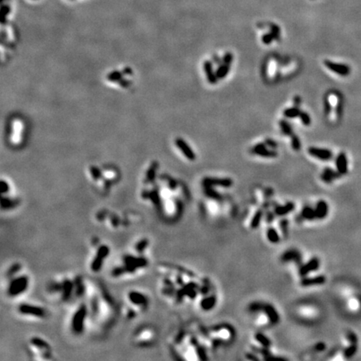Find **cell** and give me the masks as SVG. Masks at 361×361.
Masks as SVG:
<instances>
[{"mask_svg": "<svg viewBox=\"0 0 361 361\" xmlns=\"http://www.w3.org/2000/svg\"><path fill=\"white\" fill-rule=\"evenodd\" d=\"M149 258L146 253L133 251L122 255L119 262L112 267V277L114 279L135 277L141 275L149 267Z\"/></svg>", "mask_w": 361, "mask_h": 361, "instance_id": "obj_3", "label": "cell"}, {"mask_svg": "<svg viewBox=\"0 0 361 361\" xmlns=\"http://www.w3.org/2000/svg\"><path fill=\"white\" fill-rule=\"evenodd\" d=\"M94 252L89 262V269L92 273H98L102 269L106 259L109 257L111 249L108 245L100 243L99 241L93 242Z\"/></svg>", "mask_w": 361, "mask_h": 361, "instance_id": "obj_8", "label": "cell"}, {"mask_svg": "<svg viewBox=\"0 0 361 361\" xmlns=\"http://www.w3.org/2000/svg\"><path fill=\"white\" fill-rule=\"evenodd\" d=\"M17 314L22 318L30 320H42L47 317V311L44 307L30 303H22L17 307Z\"/></svg>", "mask_w": 361, "mask_h": 361, "instance_id": "obj_9", "label": "cell"}, {"mask_svg": "<svg viewBox=\"0 0 361 361\" xmlns=\"http://www.w3.org/2000/svg\"><path fill=\"white\" fill-rule=\"evenodd\" d=\"M229 70H230V64H224L218 68V70L216 72V74L218 79H223L224 77L228 75Z\"/></svg>", "mask_w": 361, "mask_h": 361, "instance_id": "obj_30", "label": "cell"}, {"mask_svg": "<svg viewBox=\"0 0 361 361\" xmlns=\"http://www.w3.org/2000/svg\"><path fill=\"white\" fill-rule=\"evenodd\" d=\"M156 331L153 327L141 326L136 329L133 334V343L136 346L141 347V348H147V347L153 345L154 342L156 340Z\"/></svg>", "mask_w": 361, "mask_h": 361, "instance_id": "obj_10", "label": "cell"}, {"mask_svg": "<svg viewBox=\"0 0 361 361\" xmlns=\"http://www.w3.org/2000/svg\"><path fill=\"white\" fill-rule=\"evenodd\" d=\"M267 238L270 242L272 243H278L280 242V238L279 234H278L277 231L274 229V228H269L267 232Z\"/></svg>", "mask_w": 361, "mask_h": 361, "instance_id": "obj_32", "label": "cell"}, {"mask_svg": "<svg viewBox=\"0 0 361 361\" xmlns=\"http://www.w3.org/2000/svg\"><path fill=\"white\" fill-rule=\"evenodd\" d=\"M85 301L89 308V321L99 326H109L117 315V305L104 286L87 281Z\"/></svg>", "mask_w": 361, "mask_h": 361, "instance_id": "obj_1", "label": "cell"}, {"mask_svg": "<svg viewBox=\"0 0 361 361\" xmlns=\"http://www.w3.org/2000/svg\"><path fill=\"white\" fill-rule=\"evenodd\" d=\"M301 215L306 220L312 221L316 219L315 209L312 208L311 207H305L302 211Z\"/></svg>", "mask_w": 361, "mask_h": 361, "instance_id": "obj_27", "label": "cell"}, {"mask_svg": "<svg viewBox=\"0 0 361 361\" xmlns=\"http://www.w3.org/2000/svg\"><path fill=\"white\" fill-rule=\"evenodd\" d=\"M27 353L37 360L53 359L52 347L41 337L33 336L27 343Z\"/></svg>", "mask_w": 361, "mask_h": 361, "instance_id": "obj_7", "label": "cell"}, {"mask_svg": "<svg viewBox=\"0 0 361 361\" xmlns=\"http://www.w3.org/2000/svg\"><path fill=\"white\" fill-rule=\"evenodd\" d=\"M347 339H349L350 344H357L358 343V337L354 332H349L347 334Z\"/></svg>", "mask_w": 361, "mask_h": 361, "instance_id": "obj_39", "label": "cell"}, {"mask_svg": "<svg viewBox=\"0 0 361 361\" xmlns=\"http://www.w3.org/2000/svg\"><path fill=\"white\" fill-rule=\"evenodd\" d=\"M262 211H258V212H257V213H256V214H255L254 217H253V219H252V224H251V226H252V228H257V227H258V225H259L260 221H261V219H262Z\"/></svg>", "mask_w": 361, "mask_h": 361, "instance_id": "obj_36", "label": "cell"}, {"mask_svg": "<svg viewBox=\"0 0 361 361\" xmlns=\"http://www.w3.org/2000/svg\"><path fill=\"white\" fill-rule=\"evenodd\" d=\"M255 339H257V341L260 344H262V346L264 348H269L271 346V340H270L267 336H265L264 334L262 333H257L255 335Z\"/></svg>", "mask_w": 361, "mask_h": 361, "instance_id": "obj_28", "label": "cell"}, {"mask_svg": "<svg viewBox=\"0 0 361 361\" xmlns=\"http://www.w3.org/2000/svg\"><path fill=\"white\" fill-rule=\"evenodd\" d=\"M6 286L5 295L10 299H16L25 295L30 285V278L24 272V267L20 262H14L5 272Z\"/></svg>", "mask_w": 361, "mask_h": 361, "instance_id": "obj_4", "label": "cell"}, {"mask_svg": "<svg viewBox=\"0 0 361 361\" xmlns=\"http://www.w3.org/2000/svg\"><path fill=\"white\" fill-rule=\"evenodd\" d=\"M324 65L326 66V68L330 69L332 72H334L341 76H347V75H349V72H350L349 66H347L345 64L330 61V60H325Z\"/></svg>", "mask_w": 361, "mask_h": 361, "instance_id": "obj_12", "label": "cell"}, {"mask_svg": "<svg viewBox=\"0 0 361 361\" xmlns=\"http://www.w3.org/2000/svg\"><path fill=\"white\" fill-rule=\"evenodd\" d=\"M319 260L318 257H313L309 262H307L306 264L303 265L300 269V276H305L308 275L309 273L313 272V271H316L319 267Z\"/></svg>", "mask_w": 361, "mask_h": 361, "instance_id": "obj_17", "label": "cell"}, {"mask_svg": "<svg viewBox=\"0 0 361 361\" xmlns=\"http://www.w3.org/2000/svg\"><path fill=\"white\" fill-rule=\"evenodd\" d=\"M204 70H205L206 75L208 78V82L210 84H216L218 82V76L217 74L214 73L213 69V65L210 61H207L204 63Z\"/></svg>", "mask_w": 361, "mask_h": 361, "instance_id": "obj_23", "label": "cell"}, {"mask_svg": "<svg viewBox=\"0 0 361 361\" xmlns=\"http://www.w3.org/2000/svg\"><path fill=\"white\" fill-rule=\"evenodd\" d=\"M1 186H2L1 194H2V195H9V193H10V186L9 183L5 180H2V182H1Z\"/></svg>", "mask_w": 361, "mask_h": 361, "instance_id": "obj_38", "label": "cell"}, {"mask_svg": "<svg viewBox=\"0 0 361 361\" xmlns=\"http://www.w3.org/2000/svg\"><path fill=\"white\" fill-rule=\"evenodd\" d=\"M295 101H294V102H295V105H296V107H298L299 105L300 104V102H301V101H300V97H295Z\"/></svg>", "mask_w": 361, "mask_h": 361, "instance_id": "obj_44", "label": "cell"}, {"mask_svg": "<svg viewBox=\"0 0 361 361\" xmlns=\"http://www.w3.org/2000/svg\"><path fill=\"white\" fill-rule=\"evenodd\" d=\"M89 321V308L85 299L76 301L69 315V327L72 334L81 335L84 334Z\"/></svg>", "mask_w": 361, "mask_h": 361, "instance_id": "obj_6", "label": "cell"}, {"mask_svg": "<svg viewBox=\"0 0 361 361\" xmlns=\"http://www.w3.org/2000/svg\"><path fill=\"white\" fill-rule=\"evenodd\" d=\"M233 56L231 53H227L223 57V63L224 64H230L233 62Z\"/></svg>", "mask_w": 361, "mask_h": 361, "instance_id": "obj_40", "label": "cell"}, {"mask_svg": "<svg viewBox=\"0 0 361 361\" xmlns=\"http://www.w3.org/2000/svg\"><path fill=\"white\" fill-rule=\"evenodd\" d=\"M309 153L311 156L316 157V158L320 159V160H324V161H327L331 158L332 152L329 150L327 149H320L317 148V147H310L309 148Z\"/></svg>", "mask_w": 361, "mask_h": 361, "instance_id": "obj_18", "label": "cell"}, {"mask_svg": "<svg viewBox=\"0 0 361 361\" xmlns=\"http://www.w3.org/2000/svg\"><path fill=\"white\" fill-rule=\"evenodd\" d=\"M337 169L338 171L341 175H345L348 172V161H347L346 156L345 154H339L336 161Z\"/></svg>", "mask_w": 361, "mask_h": 361, "instance_id": "obj_22", "label": "cell"}, {"mask_svg": "<svg viewBox=\"0 0 361 361\" xmlns=\"http://www.w3.org/2000/svg\"><path fill=\"white\" fill-rule=\"evenodd\" d=\"M266 145L267 146H269V147H271V148H277L278 144L275 142V141H273V140H270V139H268V140H266Z\"/></svg>", "mask_w": 361, "mask_h": 361, "instance_id": "obj_43", "label": "cell"}, {"mask_svg": "<svg viewBox=\"0 0 361 361\" xmlns=\"http://www.w3.org/2000/svg\"><path fill=\"white\" fill-rule=\"evenodd\" d=\"M275 37H274V35H273L272 34L265 35V36H263V38H262V41H263L264 44L267 45V44H270V43L272 42V40Z\"/></svg>", "mask_w": 361, "mask_h": 361, "instance_id": "obj_41", "label": "cell"}, {"mask_svg": "<svg viewBox=\"0 0 361 361\" xmlns=\"http://www.w3.org/2000/svg\"><path fill=\"white\" fill-rule=\"evenodd\" d=\"M233 180L230 178H216V177H206L203 179V185L204 188L209 187H223V188H230L233 185Z\"/></svg>", "mask_w": 361, "mask_h": 361, "instance_id": "obj_11", "label": "cell"}, {"mask_svg": "<svg viewBox=\"0 0 361 361\" xmlns=\"http://www.w3.org/2000/svg\"><path fill=\"white\" fill-rule=\"evenodd\" d=\"M204 188H205L204 192H205L206 196H208L209 198H214V199H218V200L222 198V196H220L219 193H217L212 187Z\"/></svg>", "mask_w": 361, "mask_h": 361, "instance_id": "obj_34", "label": "cell"}, {"mask_svg": "<svg viewBox=\"0 0 361 361\" xmlns=\"http://www.w3.org/2000/svg\"><path fill=\"white\" fill-rule=\"evenodd\" d=\"M48 295L61 303L79 301L85 297L86 280L81 276L62 277L48 284Z\"/></svg>", "mask_w": 361, "mask_h": 361, "instance_id": "obj_2", "label": "cell"}, {"mask_svg": "<svg viewBox=\"0 0 361 361\" xmlns=\"http://www.w3.org/2000/svg\"><path fill=\"white\" fill-rule=\"evenodd\" d=\"M20 205V201L17 198H12L9 195H2L1 209L5 212L14 210Z\"/></svg>", "mask_w": 361, "mask_h": 361, "instance_id": "obj_13", "label": "cell"}, {"mask_svg": "<svg viewBox=\"0 0 361 361\" xmlns=\"http://www.w3.org/2000/svg\"><path fill=\"white\" fill-rule=\"evenodd\" d=\"M295 209V204L293 203H288L285 206H278L275 208V213L278 216H285L288 213H291Z\"/></svg>", "mask_w": 361, "mask_h": 361, "instance_id": "obj_25", "label": "cell"}, {"mask_svg": "<svg viewBox=\"0 0 361 361\" xmlns=\"http://www.w3.org/2000/svg\"><path fill=\"white\" fill-rule=\"evenodd\" d=\"M281 260L283 262H296L300 263L301 260V254L297 250L291 249L289 250L287 252H285L281 257Z\"/></svg>", "mask_w": 361, "mask_h": 361, "instance_id": "obj_19", "label": "cell"}, {"mask_svg": "<svg viewBox=\"0 0 361 361\" xmlns=\"http://www.w3.org/2000/svg\"><path fill=\"white\" fill-rule=\"evenodd\" d=\"M150 299L146 293L139 290H130L124 298L123 314L127 319H135L149 308Z\"/></svg>", "mask_w": 361, "mask_h": 361, "instance_id": "obj_5", "label": "cell"}, {"mask_svg": "<svg viewBox=\"0 0 361 361\" xmlns=\"http://www.w3.org/2000/svg\"><path fill=\"white\" fill-rule=\"evenodd\" d=\"M326 282V278L321 275L317 277L310 278V279H304L300 282V285L303 287H309L314 285H322Z\"/></svg>", "mask_w": 361, "mask_h": 361, "instance_id": "obj_21", "label": "cell"}, {"mask_svg": "<svg viewBox=\"0 0 361 361\" xmlns=\"http://www.w3.org/2000/svg\"><path fill=\"white\" fill-rule=\"evenodd\" d=\"M216 303H217V299H216L215 296H211V297L203 299L200 304L202 309L208 311V310H210V309H213V307L215 306Z\"/></svg>", "mask_w": 361, "mask_h": 361, "instance_id": "obj_26", "label": "cell"}, {"mask_svg": "<svg viewBox=\"0 0 361 361\" xmlns=\"http://www.w3.org/2000/svg\"><path fill=\"white\" fill-rule=\"evenodd\" d=\"M280 126L283 133L286 135V136H291L294 134L293 133L292 126L288 121H285V120L280 121Z\"/></svg>", "mask_w": 361, "mask_h": 361, "instance_id": "obj_29", "label": "cell"}, {"mask_svg": "<svg viewBox=\"0 0 361 361\" xmlns=\"http://www.w3.org/2000/svg\"><path fill=\"white\" fill-rule=\"evenodd\" d=\"M341 176V174L335 171H333L332 169L326 168L324 170V172L322 173L321 177L322 180L325 183H331L333 180L338 178L339 176Z\"/></svg>", "mask_w": 361, "mask_h": 361, "instance_id": "obj_24", "label": "cell"}, {"mask_svg": "<svg viewBox=\"0 0 361 361\" xmlns=\"http://www.w3.org/2000/svg\"><path fill=\"white\" fill-rule=\"evenodd\" d=\"M328 213H329V205L324 200L319 201V203H317L315 208L316 219H324L326 218Z\"/></svg>", "mask_w": 361, "mask_h": 361, "instance_id": "obj_20", "label": "cell"}, {"mask_svg": "<svg viewBox=\"0 0 361 361\" xmlns=\"http://www.w3.org/2000/svg\"><path fill=\"white\" fill-rule=\"evenodd\" d=\"M300 119H301L302 123L304 124V126H309L311 123V119L309 115L306 112H301V114L300 116Z\"/></svg>", "mask_w": 361, "mask_h": 361, "instance_id": "obj_37", "label": "cell"}, {"mask_svg": "<svg viewBox=\"0 0 361 361\" xmlns=\"http://www.w3.org/2000/svg\"><path fill=\"white\" fill-rule=\"evenodd\" d=\"M300 114H301V111L297 107L289 108L284 112L285 117H288V118H296V117H300Z\"/></svg>", "mask_w": 361, "mask_h": 361, "instance_id": "obj_31", "label": "cell"}, {"mask_svg": "<svg viewBox=\"0 0 361 361\" xmlns=\"http://www.w3.org/2000/svg\"><path fill=\"white\" fill-rule=\"evenodd\" d=\"M291 144H292L293 149L295 151H300L301 149V142H300V138L295 134H293L291 136Z\"/></svg>", "mask_w": 361, "mask_h": 361, "instance_id": "obj_35", "label": "cell"}, {"mask_svg": "<svg viewBox=\"0 0 361 361\" xmlns=\"http://www.w3.org/2000/svg\"><path fill=\"white\" fill-rule=\"evenodd\" d=\"M252 153L256 154L263 157H276L278 153L275 151H270L266 148V144L259 143L252 147Z\"/></svg>", "mask_w": 361, "mask_h": 361, "instance_id": "obj_15", "label": "cell"}, {"mask_svg": "<svg viewBox=\"0 0 361 361\" xmlns=\"http://www.w3.org/2000/svg\"><path fill=\"white\" fill-rule=\"evenodd\" d=\"M325 348H326L325 344H324V343H322V342L318 343V344L314 346V349H316L317 351H323V350L325 349Z\"/></svg>", "mask_w": 361, "mask_h": 361, "instance_id": "obj_42", "label": "cell"}, {"mask_svg": "<svg viewBox=\"0 0 361 361\" xmlns=\"http://www.w3.org/2000/svg\"><path fill=\"white\" fill-rule=\"evenodd\" d=\"M176 145L179 149H180L183 155L189 159L190 161H194L196 159V155L193 152V150L191 149L190 146L183 139L177 138L176 140Z\"/></svg>", "mask_w": 361, "mask_h": 361, "instance_id": "obj_14", "label": "cell"}, {"mask_svg": "<svg viewBox=\"0 0 361 361\" xmlns=\"http://www.w3.org/2000/svg\"><path fill=\"white\" fill-rule=\"evenodd\" d=\"M357 350H358V345L357 344H350L348 348L344 349V355L345 358H351L354 356V354H356Z\"/></svg>", "mask_w": 361, "mask_h": 361, "instance_id": "obj_33", "label": "cell"}, {"mask_svg": "<svg viewBox=\"0 0 361 361\" xmlns=\"http://www.w3.org/2000/svg\"><path fill=\"white\" fill-rule=\"evenodd\" d=\"M262 311L265 312V314L269 319V322L271 324H277L280 322V315L278 314L277 310L275 309V307L271 305V304H263Z\"/></svg>", "mask_w": 361, "mask_h": 361, "instance_id": "obj_16", "label": "cell"}]
</instances>
